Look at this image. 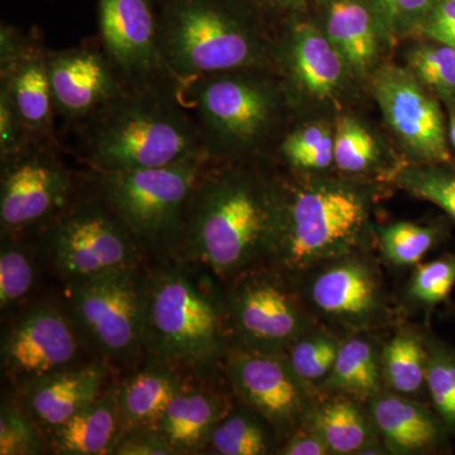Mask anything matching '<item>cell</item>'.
I'll return each mask as SVG.
<instances>
[{"label":"cell","instance_id":"cell-1","mask_svg":"<svg viewBox=\"0 0 455 455\" xmlns=\"http://www.w3.org/2000/svg\"><path fill=\"white\" fill-rule=\"evenodd\" d=\"M75 132L92 172L155 169L205 154L196 119L169 76L128 84Z\"/></svg>","mask_w":455,"mask_h":455},{"label":"cell","instance_id":"cell-2","mask_svg":"<svg viewBox=\"0 0 455 455\" xmlns=\"http://www.w3.org/2000/svg\"><path fill=\"white\" fill-rule=\"evenodd\" d=\"M220 164L211 160L194 187L178 259L229 280L266 259L276 190L251 173Z\"/></svg>","mask_w":455,"mask_h":455},{"label":"cell","instance_id":"cell-3","mask_svg":"<svg viewBox=\"0 0 455 455\" xmlns=\"http://www.w3.org/2000/svg\"><path fill=\"white\" fill-rule=\"evenodd\" d=\"M212 276L181 259L148 263L143 358L182 376H208L227 357L226 305Z\"/></svg>","mask_w":455,"mask_h":455},{"label":"cell","instance_id":"cell-4","mask_svg":"<svg viewBox=\"0 0 455 455\" xmlns=\"http://www.w3.org/2000/svg\"><path fill=\"white\" fill-rule=\"evenodd\" d=\"M160 53L179 86L263 59L256 29L235 0H160Z\"/></svg>","mask_w":455,"mask_h":455},{"label":"cell","instance_id":"cell-5","mask_svg":"<svg viewBox=\"0 0 455 455\" xmlns=\"http://www.w3.org/2000/svg\"><path fill=\"white\" fill-rule=\"evenodd\" d=\"M202 154L155 169L92 172L101 196L124 220L149 262L178 259L188 200L204 169Z\"/></svg>","mask_w":455,"mask_h":455},{"label":"cell","instance_id":"cell-6","mask_svg":"<svg viewBox=\"0 0 455 455\" xmlns=\"http://www.w3.org/2000/svg\"><path fill=\"white\" fill-rule=\"evenodd\" d=\"M37 235L42 256L64 283L148 265L140 242L99 193L92 175Z\"/></svg>","mask_w":455,"mask_h":455},{"label":"cell","instance_id":"cell-7","mask_svg":"<svg viewBox=\"0 0 455 455\" xmlns=\"http://www.w3.org/2000/svg\"><path fill=\"white\" fill-rule=\"evenodd\" d=\"M147 266L65 283L64 302L84 343L110 368L143 357Z\"/></svg>","mask_w":455,"mask_h":455},{"label":"cell","instance_id":"cell-8","mask_svg":"<svg viewBox=\"0 0 455 455\" xmlns=\"http://www.w3.org/2000/svg\"><path fill=\"white\" fill-rule=\"evenodd\" d=\"M363 199L350 188L316 185L283 197L276 211L266 259L280 271H298L331 259L355 243L366 220Z\"/></svg>","mask_w":455,"mask_h":455},{"label":"cell","instance_id":"cell-9","mask_svg":"<svg viewBox=\"0 0 455 455\" xmlns=\"http://www.w3.org/2000/svg\"><path fill=\"white\" fill-rule=\"evenodd\" d=\"M242 70L209 75L180 86L202 134L204 151L214 161L256 145L276 113L274 89L241 75Z\"/></svg>","mask_w":455,"mask_h":455},{"label":"cell","instance_id":"cell-10","mask_svg":"<svg viewBox=\"0 0 455 455\" xmlns=\"http://www.w3.org/2000/svg\"><path fill=\"white\" fill-rule=\"evenodd\" d=\"M82 182L66 166L59 140H31L20 151L0 157L2 236L37 235L60 214Z\"/></svg>","mask_w":455,"mask_h":455},{"label":"cell","instance_id":"cell-11","mask_svg":"<svg viewBox=\"0 0 455 455\" xmlns=\"http://www.w3.org/2000/svg\"><path fill=\"white\" fill-rule=\"evenodd\" d=\"M84 343L65 302L42 300L23 310L2 338V368L16 390L86 363Z\"/></svg>","mask_w":455,"mask_h":455},{"label":"cell","instance_id":"cell-12","mask_svg":"<svg viewBox=\"0 0 455 455\" xmlns=\"http://www.w3.org/2000/svg\"><path fill=\"white\" fill-rule=\"evenodd\" d=\"M53 106L64 128L79 130L127 88L101 42L88 41L47 56Z\"/></svg>","mask_w":455,"mask_h":455},{"label":"cell","instance_id":"cell-13","mask_svg":"<svg viewBox=\"0 0 455 455\" xmlns=\"http://www.w3.org/2000/svg\"><path fill=\"white\" fill-rule=\"evenodd\" d=\"M49 49L36 32L0 26V89L31 140L57 139L56 113L49 73Z\"/></svg>","mask_w":455,"mask_h":455},{"label":"cell","instance_id":"cell-14","mask_svg":"<svg viewBox=\"0 0 455 455\" xmlns=\"http://www.w3.org/2000/svg\"><path fill=\"white\" fill-rule=\"evenodd\" d=\"M233 278L224 296L228 324L245 348L276 355L300 328L295 302L275 275L248 269Z\"/></svg>","mask_w":455,"mask_h":455},{"label":"cell","instance_id":"cell-15","mask_svg":"<svg viewBox=\"0 0 455 455\" xmlns=\"http://www.w3.org/2000/svg\"><path fill=\"white\" fill-rule=\"evenodd\" d=\"M98 22L99 41L128 83L167 76L160 53V0H98Z\"/></svg>","mask_w":455,"mask_h":455},{"label":"cell","instance_id":"cell-16","mask_svg":"<svg viewBox=\"0 0 455 455\" xmlns=\"http://www.w3.org/2000/svg\"><path fill=\"white\" fill-rule=\"evenodd\" d=\"M373 92L386 122L412 154L427 161H449L442 112L414 73L386 66L374 76Z\"/></svg>","mask_w":455,"mask_h":455},{"label":"cell","instance_id":"cell-17","mask_svg":"<svg viewBox=\"0 0 455 455\" xmlns=\"http://www.w3.org/2000/svg\"><path fill=\"white\" fill-rule=\"evenodd\" d=\"M226 358L235 391L266 420L287 424L301 411L298 377L277 355L244 348L228 353Z\"/></svg>","mask_w":455,"mask_h":455},{"label":"cell","instance_id":"cell-18","mask_svg":"<svg viewBox=\"0 0 455 455\" xmlns=\"http://www.w3.org/2000/svg\"><path fill=\"white\" fill-rule=\"evenodd\" d=\"M109 368L97 359L60 371L18 390V401L44 435L46 431L66 423L107 390Z\"/></svg>","mask_w":455,"mask_h":455},{"label":"cell","instance_id":"cell-19","mask_svg":"<svg viewBox=\"0 0 455 455\" xmlns=\"http://www.w3.org/2000/svg\"><path fill=\"white\" fill-rule=\"evenodd\" d=\"M206 376H187L154 430L176 454L205 451L212 431L230 412V403L203 381Z\"/></svg>","mask_w":455,"mask_h":455},{"label":"cell","instance_id":"cell-20","mask_svg":"<svg viewBox=\"0 0 455 455\" xmlns=\"http://www.w3.org/2000/svg\"><path fill=\"white\" fill-rule=\"evenodd\" d=\"M123 436L116 385L66 423L44 433L47 449L61 455L113 454Z\"/></svg>","mask_w":455,"mask_h":455},{"label":"cell","instance_id":"cell-21","mask_svg":"<svg viewBox=\"0 0 455 455\" xmlns=\"http://www.w3.org/2000/svg\"><path fill=\"white\" fill-rule=\"evenodd\" d=\"M145 359V366L116 383L123 434L154 429L187 377L163 362Z\"/></svg>","mask_w":455,"mask_h":455},{"label":"cell","instance_id":"cell-22","mask_svg":"<svg viewBox=\"0 0 455 455\" xmlns=\"http://www.w3.org/2000/svg\"><path fill=\"white\" fill-rule=\"evenodd\" d=\"M290 68L296 83L317 99L331 98L343 79V57L315 27L298 25L289 44Z\"/></svg>","mask_w":455,"mask_h":455},{"label":"cell","instance_id":"cell-23","mask_svg":"<svg viewBox=\"0 0 455 455\" xmlns=\"http://www.w3.org/2000/svg\"><path fill=\"white\" fill-rule=\"evenodd\" d=\"M316 307L331 315L358 317L373 310L376 284L358 263H341L323 272L313 284Z\"/></svg>","mask_w":455,"mask_h":455},{"label":"cell","instance_id":"cell-24","mask_svg":"<svg viewBox=\"0 0 455 455\" xmlns=\"http://www.w3.org/2000/svg\"><path fill=\"white\" fill-rule=\"evenodd\" d=\"M328 37L344 62L363 73L376 56V33L370 12L355 0H339L328 13Z\"/></svg>","mask_w":455,"mask_h":455},{"label":"cell","instance_id":"cell-25","mask_svg":"<svg viewBox=\"0 0 455 455\" xmlns=\"http://www.w3.org/2000/svg\"><path fill=\"white\" fill-rule=\"evenodd\" d=\"M374 423L387 442L398 451H412L429 447L438 427L427 412L400 397L387 396L374 403Z\"/></svg>","mask_w":455,"mask_h":455},{"label":"cell","instance_id":"cell-26","mask_svg":"<svg viewBox=\"0 0 455 455\" xmlns=\"http://www.w3.org/2000/svg\"><path fill=\"white\" fill-rule=\"evenodd\" d=\"M38 245L26 236H2L0 250V307L8 313L22 307L37 283Z\"/></svg>","mask_w":455,"mask_h":455},{"label":"cell","instance_id":"cell-27","mask_svg":"<svg viewBox=\"0 0 455 455\" xmlns=\"http://www.w3.org/2000/svg\"><path fill=\"white\" fill-rule=\"evenodd\" d=\"M317 435L329 449L348 454L363 448L367 442V425L357 407L347 401L328 403L314 419Z\"/></svg>","mask_w":455,"mask_h":455},{"label":"cell","instance_id":"cell-28","mask_svg":"<svg viewBox=\"0 0 455 455\" xmlns=\"http://www.w3.org/2000/svg\"><path fill=\"white\" fill-rule=\"evenodd\" d=\"M331 385L357 395H371L379 387V368L372 347L367 341L353 339L338 352Z\"/></svg>","mask_w":455,"mask_h":455},{"label":"cell","instance_id":"cell-29","mask_svg":"<svg viewBox=\"0 0 455 455\" xmlns=\"http://www.w3.org/2000/svg\"><path fill=\"white\" fill-rule=\"evenodd\" d=\"M220 455L268 453L267 434L262 424L244 412H232L217 425L205 451Z\"/></svg>","mask_w":455,"mask_h":455},{"label":"cell","instance_id":"cell-30","mask_svg":"<svg viewBox=\"0 0 455 455\" xmlns=\"http://www.w3.org/2000/svg\"><path fill=\"white\" fill-rule=\"evenodd\" d=\"M44 431L18 398H3L0 410V455L46 453Z\"/></svg>","mask_w":455,"mask_h":455},{"label":"cell","instance_id":"cell-31","mask_svg":"<svg viewBox=\"0 0 455 455\" xmlns=\"http://www.w3.org/2000/svg\"><path fill=\"white\" fill-rule=\"evenodd\" d=\"M427 355L411 335H398L385 350V371L395 390L412 394L427 381Z\"/></svg>","mask_w":455,"mask_h":455},{"label":"cell","instance_id":"cell-32","mask_svg":"<svg viewBox=\"0 0 455 455\" xmlns=\"http://www.w3.org/2000/svg\"><path fill=\"white\" fill-rule=\"evenodd\" d=\"M280 152L298 169H325L334 161V137L324 125H305L283 140Z\"/></svg>","mask_w":455,"mask_h":455},{"label":"cell","instance_id":"cell-33","mask_svg":"<svg viewBox=\"0 0 455 455\" xmlns=\"http://www.w3.org/2000/svg\"><path fill=\"white\" fill-rule=\"evenodd\" d=\"M377 146L370 132L355 119L341 118L334 136V163L347 172H359L376 161Z\"/></svg>","mask_w":455,"mask_h":455},{"label":"cell","instance_id":"cell-34","mask_svg":"<svg viewBox=\"0 0 455 455\" xmlns=\"http://www.w3.org/2000/svg\"><path fill=\"white\" fill-rule=\"evenodd\" d=\"M412 73L419 82L439 94L451 97L455 92V49L447 46H423L410 57Z\"/></svg>","mask_w":455,"mask_h":455},{"label":"cell","instance_id":"cell-35","mask_svg":"<svg viewBox=\"0 0 455 455\" xmlns=\"http://www.w3.org/2000/svg\"><path fill=\"white\" fill-rule=\"evenodd\" d=\"M401 188L440 206L455 220V176L440 171L409 169L398 176Z\"/></svg>","mask_w":455,"mask_h":455},{"label":"cell","instance_id":"cell-36","mask_svg":"<svg viewBox=\"0 0 455 455\" xmlns=\"http://www.w3.org/2000/svg\"><path fill=\"white\" fill-rule=\"evenodd\" d=\"M339 348L337 341L324 335L299 341L291 350L290 368L298 379H322L333 370Z\"/></svg>","mask_w":455,"mask_h":455},{"label":"cell","instance_id":"cell-37","mask_svg":"<svg viewBox=\"0 0 455 455\" xmlns=\"http://www.w3.org/2000/svg\"><path fill=\"white\" fill-rule=\"evenodd\" d=\"M386 253L397 265H412L425 256L434 242V233L412 223H396L382 233Z\"/></svg>","mask_w":455,"mask_h":455},{"label":"cell","instance_id":"cell-38","mask_svg":"<svg viewBox=\"0 0 455 455\" xmlns=\"http://www.w3.org/2000/svg\"><path fill=\"white\" fill-rule=\"evenodd\" d=\"M454 283L455 260H435L418 268L412 281L411 293L418 300L436 304L447 299Z\"/></svg>","mask_w":455,"mask_h":455},{"label":"cell","instance_id":"cell-39","mask_svg":"<svg viewBox=\"0 0 455 455\" xmlns=\"http://www.w3.org/2000/svg\"><path fill=\"white\" fill-rule=\"evenodd\" d=\"M427 382L440 414L455 424V362L447 358L427 362Z\"/></svg>","mask_w":455,"mask_h":455},{"label":"cell","instance_id":"cell-40","mask_svg":"<svg viewBox=\"0 0 455 455\" xmlns=\"http://www.w3.org/2000/svg\"><path fill=\"white\" fill-rule=\"evenodd\" d=\"M28 140L31 139L7 92L0 89V157L20 151Z\"/></svg>","mask_w":455,"mask_h":455},{"label":"cell","instance_id":"cell-41","mask_svg":"<svg viewBox=\"0 0 455 455\" xmlns=\"http://www.w3.org/2000/svg\"><path fill=\"white\" fill-rule=\"evenodd\" d=\"M390 26L409 29L424 22L435 0H377Z\"/></svg>","mask_w":455,"mask_h":455},{"label":"cell","instance_id":"cell-42","mask_svg":"<svg viewBox=\"0 0 455 455\" xmlns=\"http://www.w3.org/2000/svg\"><path fill=\"white\" fill-rule=\"evenodd\" d=\"M114 455H176L154 429L128 431L113 451Z\"/></svg>","mask_w":455,"mask_h":455},{"label":"cell","instance_id":"cell-43","mask_svg":"<svg viewBox=\"0 0 455 455\" xmlns=\"http://www.w3.org/2000/svg\"><path fill=\"white\" fill-rule=\"evenodd\" d=\"M331 449L319 435H300L291 440L284 447L283 453L287 455H324Z\"/></svg>","mask_w":455,"mask_h":455},{"label":"cell","instance_id":"cell-44","mask_svg":"<svg viewBox=\"0 0 455 455\" xmlns=\"http://www.w3.org/2000/svg\"><path fill=\"white\" fill-rule=\"evenodd\" d=\"M455 27V0H435L425 18L424 29Z\"/></svg>","mask_w":455,"mask_h":455},{"label":"cell","instance_id":"cell-45","mask_svg":"<svg viewBox=\"0 0 455 455\" xmlns=\"http://www.w3.org/2000/svg\"><path fill=\"white\" fill-rule=\"evenodd\" d=\"M429 37L440 42V44H447V46L455 49V27H439V28L424 29Z\"/></svg>","mask_w":455,"mask_h":455},{"label":"cell","instance_id":"cell-46","mask_svg":"<svg viewBox=\"0 0 455 455\" xmlns=\"http://www.w3.org/2000/svg\"><path fill=\"white\" fill-rule=\"evenodd\" d=\"M263 2L271 7H281V5L286 4L287 0H263Z\"/></svg>","mask_w":455,"mask_h":455},{"label":"cell","instance_id":"cell-47","mask_svg":"<svg viewBox=\"0 0 455 455\" xmlns=\"http://www.w3.org/2000/svg\"><path fill=\"white\" fill-rule=\"evenodd\" d=\"M451 143H453V146L455 147V114L453 116H451Z\"/></svg>","mask_w":455,"mask_h":455}]
</instances>
